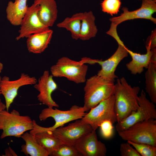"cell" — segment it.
Returning a JSON list of instances; mask_svg holds the SVG:
<instances>
[{
	"instance_id": "cell-1",
	"label": "cell",
	"mask_w": 156,
	"mask_h": 156,
	"mask_svg": "<svg viewBox=\"0 0 156 156\" xmlns=\"http://www.w3.org/2000/svg\"><path fill=\"white\" fill-rule=\"evenodd\" d=\"M138 86H132L122 77L117 79L115 84L114 110L117 122L129 116L139 107Z\"/></svg>"
},
{
	"instance_id": "cell-2",
	"label": "cell",
	"mask_w": 156,
	"mask_h": 156,
	"mask_svg": "<svg viewBox=\"0 0 156 156\" xmlns=\"http://www.w3.org/2000/svg\"><path fill=\"white\" fill-rule=\"evenodd\" d=\"M86 82L83 106L88 110L114 94V81L96 75L88 79Z\"/></svg>"
},
{
	"instance_id": "cell-3",
	"label": "cell",
	"mask_w": 156,
	"mask_h": 156,
	"mask_svg": "<svg viewBox=\"0 0 156 156\" xmlns=\"http://www.w3.org/2000/svg\"><path fill=\"white\" fill-rule=\"evenodd\" d=\"M34 128L33 120L28 116L21 115L15 110L10 112L6 109L0 112V138L8 136L21 137L25 132Z\"/></svg>"
},
{
	"instance_id": "cell-4",
	"label": "cell",
	"mask_w": 156,
	"mask_h": 156,
	"mask_svg": "<svg viewBox=\"0 0 156 156\" xmlns=\"http://www.w3.org/2000/svg\"><path fill=\"white\" fill-rule=\"evenodd\" d=\"M118 133L124 140L156 146V119L152 118L138 122Z\"/></svg>"
},
{
	"instance_id": "cell-5",
	"label": "cell",
	"mask_w": 156,
	"mask_h": 156,
	"mask_svg": "<svg viewBox=\"0 0 156 156\" xmlns=\"http://www.w3.org/2000/svg\"><path fill=\"white\" fill-rule=\"evenodd\" d=\"M88 70V66L81 61H75L66 57L60 58L50 68L53 77H65L77 84L86 82Z\"/></svg>"
},
{
	"instance_id": "cell-6",
	"label": "cell",
	"mask_w": 156,
	"mask_h": 156,
	"mask_svg": "<svg viewBox=\"0 0 156 156\" xmlns=\"http://www.w3.org/2000/svg\"><path fill=\"white\" fill-rule=\"evenodd\" d=\"M115 101L114 95L102 101L90 109L81 120L83 122L90 125L94 131L105 121L109 120L114 124L117 122L114 110Z\"/></svg>"
},
{
	"instance_id": "cell-7",
	"label": "cell",
	"mask_w": 156,
	"mask_h": 156,
	"mask_svg": "<svg viewBox=\"0 0 156 156\" xmlns=\"http://www.w3.org/2000/svg\"><path fill=\"white\" fill-rule=\"evenodd\" d=\"M88 111L84 106L76 105L73 106L69 110L62 111L57 108L49 107L43 109L39 115L41 120H46L49 117L53 118L55 121L54 125L48 127H43V131H52L55 129L63 126L64 124L70 121L82 118Z\"/></svg>"
},
{
	"instance_id": "cell-8",
	"label": "cell",
	"mask_w": 156,
	"mask_h": 156,
	"mask_svg": "<svg viewBox=\"0 0 156 156\" xmlns=\"http://www.w3.org/2000/svg\"><path fill=\"white\" fill-rule=\"evenodd\" d=\"M138 103L139 107L136 111L117 123L116 128L117 132L125 130L138 122L152 118L156 119V106L147 98L143 90L139 96Z\"/></svg>"
},
{
	"instance_id": "cell-9",
	"label": "cell",
	"mask_w": 156,
	"mask_h": 156,
	"mask_svg": "<svg viewBox=\"0 0 156 156\" xmlns=\"http://www.w3.org/2000/svg\"><path fill=\"white\" fill-rule=\"evenodd\" d=\"M93 130L90 125L78 119L67 126L59 127L51 131L62 144L75 146L79 140Z\"/></svg>"
},
{
	"instance_id": "cell-10",
	"label": "cell",
	"mask_w": 156,
	"mask_h": 156,
	"mask_svg": "<svg viewBox=\"0 0 156 156\" xmlns=\"http://www.w3.org/2000/svg\"><path fill=\"white\" fill-rule=\"evenodd\" d=\"M37 81L34 77H31L24 73L21 74L20 77L15 80H10L9 78L4 76L1 78L0 86L1 94L5 98L6 110L8 111L11 104L18 95V90L21 86L34 85Z\"/></svg>"
},
{
	"instance_id": "cell-11",
	"label": "cell",
	"mask_w": 156,
	"mask_h": 156,
	"mask_svg": "<svg viewBox=\"0 0 156 156\" xmlns=\"http://www.w3.org/2000/svg\"><path fill=\"white\" fill-rule=\"evenodd\" d=\"M122 10L123 12L120 15L109 19L111 23L114 25L117 26L125 21L138 18L149 20L156 23V18L152 16L156 12V1L153 0H142L141 7L134 11H129L125 7L122 8Z\"/></svg>"
},
{
	"instance_id": "cell-12",
	"label": "cell",
	"mask_w": 156,
	"mask_h": 156,
	"mask_svg": "<svg viewBox=\"0 0 156 156\" xmlns=\"http://www.w3.org/2000/svg\"><path fill=\"white\" fill-rule=\"evenodd\" d=\"M40 8L38 0H35L31 5L28 7L27 11L21 25L19 34L16 39L18 40L24 38L46 29L49 27L44 26L38 15Z\"/></svg>"
},
{
	"instance_id": "cell-13",
	"label": "cell",
	"mask_w": 156,
	"mask_h": 156,
	"mask_svg": "<svg viewBox=\"0 0 156 156\" xmlns=\"http://www.w3.org/2000/svg\"><path fill=\"white\" fill-rule=\"evenodd\" d=\"M118 47L114 53L108 59L103 60L97 59L96 63L101 66V68L97 75L102 77L115 81L118 78L115 74L117 67L120 62L128 55V48L123 42L118 44Z\"/></svg>"
},
{
	"instance_id": "cell-14",
	"label": "cell",
	"mask_w": 156,
	"mask_h": 156,
	"mask_svg": "<svg viewBox=\"0 0 156 156\" xmlns=\"http://www.w3.org/2000/svg\"><path fill=\"white\" fill-rule=\"evenodd\" d=\"M75 146L82 156H105L107 153L105 145L98 140L93 130L79 140Z\"/></svg>"
},
{
	"instance_id": "cell-15",
	"label": "cell",
	"mask_w": 156,
	"mask_h": 156,
	"mask_svg": "<svg viewBox=\"0 0 156 156\" xmlns=\"http://www.w3.org/2000/svg\"><path fill=\"white\" fill-rule=\"evenodd\" d=\"M53 77L50 75L49 71H44L39 79L38 83L34 84V87L39 92L37 97L40 102L49 107H58L59 105L51 97L53 92L57 88Z\"/></svg>"
},
{
	"instance_id": "cell-16",
	"label": "cell",
	"mask_w": 156,
	"mask_h": 156,
	"mask_svg": "<svg viewBox=\"0 0 156 156\" xmlns=\"http://www.w3.org/2000/svg\"><path fill=\"white\" fill-rule=\"evenodd\" d=\"M53 33V31L49 28L28 37L26 43L28 51L35 54L43 52L50 44Z\"/></svg>"
},
{
	"instance_id": "cell-17",
	"label": "cell",
	"mask_w": 156,
	"mask_h": 156,
	"mask_svg": "<svg viewBox=\"0 0 156 156\" xmlns=\"http://www.w3.org/2000/svg\"><path fill=\"white\" fill-rule=\"evenodd\" d=\"M146 52L143 54L133 52L127 49L132 60L126 64V67L133 75L141 73L144 69H147L149 65L153 51L149 46L146 45Z\"/></svg>"
},
{
	"instance_id": "cell-18",
	"label": "cell",
	"mask_w": 156,
	"mask_h": 156,
	"mask_svg": "<svg viewBox=\"0 0 156 156\" xmlns=\"http://www.w3.org/2000/svg\"><path fill=\"white\" fill-rule=\"evenodd\" d=\"M40 8L38 15L41 22L47 27L53 26L57 17L55 0H38Z\"/></svg>"
},
{
	"instance_id": "cell-19",
	"label": "cell",
	"mask_w": 156,
	"mask_h": 156,
	"mask_svg": "<svg viewBox=\"0 0 156 156\" xmlns=\"http://www.w3.org/2000/svg\"><path fill=\"white\" fill-rule=\"evenodd\" d=\"M27 0H15L8 2L6 9V17L14 26L20 25L28 8Z\"/></svg>"
},
{
	"instance_id": "cell-20",
	"label": "cell",
	"mask_w": 156,
	"mask_h": 156,
	"mask_svg": "<svg viewBox=\"0 0 156 156\" xmlns=\"http://www.w3.org/2000/svg\"><path fill=\"white\" fill-rule=\"evenodd\" d=\"M25 144L22 145L21 151L25 155L31 156H48L44 148L36 140L35 136L31 133H24L21 137Z\"/></svg>"
},
{
	"instance_id": "cell-21",
	"label": "cell",
	"mask_w": 156,
	"mask_h": 156,
	"mask_svg": "<svg viewBox=\"0 0 156 156\" xmlns=\"http://www.w3.org/2000/svg\"><path fill=\"white\" fill-rule=\"evenodd\" d=\"M95 18L90 11L83 12L81 19L79 39L83 41L94 37L98 31L95 24Z\"/></svg>"
},
{
	"instance_id": "cell-22",
	"label": "cell",
	"mask_w": 156,
	"mask_h": 156,
	"mask_svg": "<svg viewBox=\"0 0 156 156\" xmlns=\"http://www.w3.org/2000/svg\"><path fill=\"white\" fill-rule=\"evenodd\" d=\"M34 136L38 142L50 156L60 145L63 144L51 131L39 132L36 133Z\"/></svg>"
},
{
	"instance_id": "cell-23",
	"label": "cell",
	"mask_w": 156,
	"mask_h": 156,
	"mask_svg": "<svg viewBox=\"0 0 156 156\" xmlns=\"http://www.w3.org/2000/svg\"><path fill=\"white\" fill-rule=\"evenodd\" d=\"M83 12L76 13L71 17H67L57 25V27L65 29L70 31L72 38L79 39L81 19Z\"/></svg>"
},
{
	"instance_id": "cell-24",
	"label": "cell",
	"mask_w": 156,
	"mask_h": 156,
	"mask_svg": "<svg viewBox=\"0 0 156 156\" xmlns=\"http://www.w3.org/2000/svg\"><path fill=\"white\" fill-rule=\"evenodd\" d=\"M145 74V90L151 101L156 103V64L150 63Z\"/></svg>"
},
{
	"instance_id": "cell-25",
	"label": "cell",
	"mask_w": 156,
	"mask_h": 156,
	"mask_svg": "<svg viewBox=\"0 0 156 156\" xmlns=\"http://www.w3.org/2000/svg\"><path fill=\"white\" fill-rule=\"evenodd\" d=\"M101 4L103 12L113 16L119 12L121 2V0H103Z\"/></svg>"
},
{
	"instance_id": "cell-26",
	"label": "cell",
	"mask_w": 156,
	"mask_h": 156,
	"mask_svg": "<svg viewBox=\"0 0 156 156\" xmlns=\"http://www.w3.org/2000/svg\"><path fill=\"white\" fill-rule=\"evenodd\" d=\"M142 156H156V146L146 144H138L127 141Z\"/></svg>"
},
{
	"instance_id": "cell-27",
	"label": "cell",
	"mask_w": 156,
	"mask_h": 156,
	"mask_svg": "<svg viewBox=\"0 0 156 156\" xmlns=\"http://www.w3.org/2000/svg\"><path fill=\"white\" fill-rule=\"evenodd\" d=\"M50 156H82L75 146L64 144L60 145Z\"/></svg>"
},
{
	"instance_id": "cell-28",
	"label": "cell",
	"mask_w": 156,
	"mask_h": 156,
	"mask_svg": "<svg viewBox=\"0 0 156 156\" xmlns=\"http://www.w3.org/2000/svg\"><path fill=\"white\" fill-rule=\"evenodd\" d=\"M113 124L109 120H106L102 123L100 127L102 136L104 138L108 139L112 137L114 134Z\"/></svg>"
},
{
	"instance_id": "cell-29",
	"label": "cell",
	"mask_w": 156,
	"mask_h": 156,
	"mask_svg": "<svg viewBox=\"0 0 156 156\" xmlns=\"http://www.w3.org/2000/svg\"><path fill=\"white\" fill-rule=\"evenodd\" d=\"M120 151L122 156H141L137 151L127 142L120 144Z\"/></svg>"
},
{
	"instance_id": "cell-30",
	"label": "cell",
	"mask_w": 156,
	"mask_h": 156,
	"mask_svg": "<svg viewBox=\"0 0 156 156\" xmlns=\"http://www.w3.org/2000/svg\"><path fill=\"white\" fill-rule=\"evenodd\" d=\"M146 44V45L149 46L151 49L156 48V29L152 31L151 35L148 37Z\"/></svg>"
},
{
	"instance_id": "cell-31",
	"label": "cell",
	"mask_w": 156,
	"mask_h": 156,
	"mask_svg": "<svg viewBox=\"0 0 156 156\" xmlns=\"http://www.w3.org/2000/svg\"><path fill=\"white\" fill-rule=\"evenodd\" d=\"M151 50L153 52L151 57L150 63L156 64V48Z\"/></svg>"
},
{
	"instance_id": "cell-32",
	"label": "cell",
	"mask_w": 156,
	"mask_h": 156,
	"mask_svg": "<svg viewBox=\"0 0 156 156\" xmlns=\"http://www.w3.org/2000/svg\"><path fill=\"white\" fill-rule=\"evenodd\" d=\"M5 109L6 106L5 104L2 102L0 99V112L2 110Z\"/></svg>"
},
{
	"instance_id": "cell-33",
	"label": "cell",
	"mask_w": 156,
	"mask_h": 156,
	"mask_svg": "<svg viewBox=\"0 0 156 156\" xmlns=\"http://www.w3.org/2000/svg\"><path fill=\"white\" fill-rule=\"evenodd\" d=\"M3 64L0 62V74L1 73L3 68Z\"/></svg>"
},
{
	"instance_id": "cell-34",
	"label": "cell",
	"mask_w": 156,
	"mask_h": 156,
	"mask_svg": "<svg viewBox=\"0 0 156 156\" xmlns=\"http://www.w3.org/2000/svg\"><path fill=\"white\" fill-rule=\"evenodd\" d=\"M1 78H2V77L0 75V83H1ZM1 94L0 91V95Z\"/></svg>"
},
{
	"instance_id": "cell-35",
	"label": "cell",
	"mask_w": 156,
	"mask_h": 156,
	"mask_svg": "<svg viewBox=\"0 0 156 156\" xmlns=\"http://www.w3.org/2000/svg\"><path fill=\"white\" fill-rule=\"evenodd\" d=\"M153 0L156 2V0Z\"/></svg>"
}]
</instances>
